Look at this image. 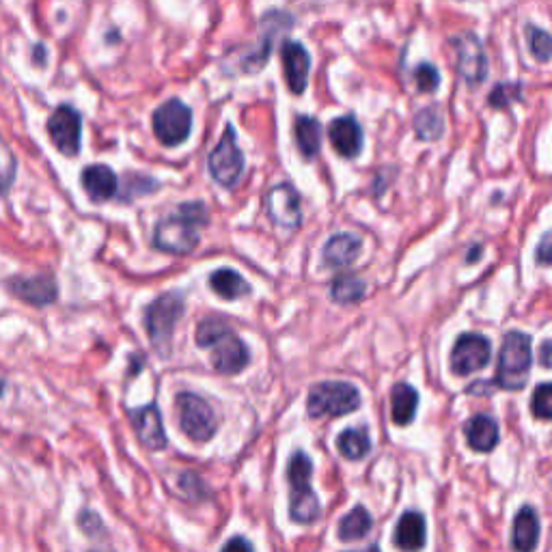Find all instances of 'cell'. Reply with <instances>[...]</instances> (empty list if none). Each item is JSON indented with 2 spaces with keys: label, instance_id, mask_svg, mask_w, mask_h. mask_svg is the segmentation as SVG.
<instances>
[{
  "label": "cell",
  "instance_id": "1f68e13d",
  "mask_svg": "<svg viewBox=\"0 0 552 552\" xmlns=\"http://www.w3.org/2000/svg\"><path fill=\"white\" fill-rule=\"evenodd\" d=\"M527 41L529 50L537 61H550V35L544 29H537V26H527Z\"/></svg>",
  "mask_w": 552,
  "mask_h": 552
},
{
  "label": "cell",
  "instance_id": "e575fe53",
  "mask_svg": "<svg viewBox=\"0 0 552 552\" xmlns=\"http://www.w3.org/2000/svg\"><path fill=\"white\" fill-rule=\"evenodd\" d=\"M520 91L522 87L518 82H503V85H496L490 93V104L494 108H507L512 102L520 100Z\"/></svg>",
  "mask_w": 552,
  "mask_h": 552
},
{
  "label": "cell",
  "instance_id": "b9f144b4",
  "mask_svg": "<svg viewBox=\"0 0 552 552\" xmlns=\"http://www.w3.org/2000/svg\"><path fill=\"white\" fill-rule=\"evenodd\" d=\"M3 391H5V380L0 378V395H3Z\"/></svg>",
  "mask_w": 552,
  "mask_h": 552
},
{
  "label": "cell",
  "instance_id": "ab89813d",
  "mask_svg": "<svg viewBox=\"0 0 552 552\" xmlns=\"http://www.w3.org/2000/svg\"><path fill=\"white\" fill-rule=\"evenodd\" d=\"M542 365H544L546 369L550 367V341H548V339L542 343Z\"/></svg>",
  "mask_w": 552,
  "mask_h": 552
},
{
  "label": "cell",
  "instance_id": "5bb4252c",
  "mask_svg": "<svg viewBox=\"0 0 552 552\" xmlns=\"http://www.w3.org/2000/svg\"><path fill=\"white\" fill-rule=\"evenodd\" d=\"M210 350L212 365L223 376H236L251 363V352H248L246 343L231 328L210 345Z\"/></svg>",
  "mask_w": 552,
  "mask_h": 552
},
{
  "label": "cell",
  "instance_id": "9a60e30c",
  "mask_svg": "<svg viewBox=\"0 0 552 552\" xmlns=\"http://www.w3.org/2000/svg\"><path fill=\"white\" fill-rule=\"evenodd\" d=\"M130 421L134 425V432L141 440V445L149 451H162L167 447V434H164V423L158 404H149L143 408L130 410Z\"/></svg>",
  "mask_w": 552,
  "mask_h": 552
},
{
  "label": "cell",
  "instance_id": "836d02e7",
  "mask_svg": "<svg viewBox=\"0 0 552 552\" xmlns=\"http://www.w3.org/2000/svg\"><path fill=\"white\" fill-rule=\"evenodd\" d=\"M414 82L421 93H434L440 85V74L432 63H421L414 69Z\"/></svg>",
  "mask_w": 552,
  "mask_h": 552
},
{
  "label": "cell",
  "instance_id": "d590c367",
  "mask_svg": "<svg viewBox=\"0 0 552 552\" xmlns=\"http://www.w3.org/2000/svg\"><path fill=\"white\" fill-rule=\"evenodd\" d=\"M78 524H80V529L85 531L89 537H98V535H102L106 531L102 518L98 514H95V512H89V509H85V512H80Z\"/></svg>",
  "mask_w": 552,
  "mask_h": 552
},
{
  "label": "cell",
  "instance_id": "d4e9b609",
  "mask_svg": "<svg viewBox=\"0 0 552 552\" xmlns=\"http://www.w3.org/2000/svg\"><path fill=\"white\" fill-rule=\"evenodd\" d=\"M371 529H374V518H371V514L367 512V507L356 505L350 514H345L341 518L337 535L343 542H356L367 537Z\"/></svg>",
  "mask_w": 552,
  "mask_h": 552
},
{
  "label": "cell",
  "instance_id": "f546056e",
  "mask_svg": "<svg viewBox=\"0 0 552 552\" xmlns=\"http://www.w3.org/2000/svg\"><path fill=\"white\" fill-rule=\"evenodd\" d=\"M18 175V160L9 143L0 136V199L7 197Z\"/></svg>",
  "mask_w": 552,
  "mask_h": 552
},
{
  "label": "cell",
  "instance_id": "d6986e66",
  "mask_svg": "<svg viewBox=\"0 0 552 552\" xmlns=\"http://www.w3.org/2000/svg\"><path fill=\"white\" fill-rule=\"evenodd\" d=\"M363 251V240L352 233H339L330 238L322 251V264L328 268H348Z\"/></svg>",
  "mask_w": 552,
  "mask_h": 552
},
{
  "label": "cell",
  "instance_id": "30bf717a",
  "mask_svg": "<svg viewBox=\"0 0 552 552\" xmlns=\"http://www.w3.org/2000/svg\"><path fill=\"white\" fill-rule=\"evenodd\" d=\"M492 343L477 333L462 335L453 345L451 371L455 376H471L490 363Z\"/></svg>",
  "mask_w": 552,
  "mask_h": 552
},
{
  "label": "cell",
  "instance_id": "f1b7e54d",
  "mask_svg": "<svg viewBox=\"0 0 552 552\" xmlns=\"http://www.w3.org/2000/svg\"><path fill=\"white\" fill-rule=\"evenodd\" d=\"M414 132L421 138V141H438L445 132V119L440 115L438 108H421L417 115H414Z\"/></svg>",
  "mask_w": 552,
  "mask_h": 552
},
{
  "label": "cell",
  "instance_id": "f35d334b",
  "mask_svg": "<svg viewBox=\"0 0 552 552\" xmlns=\"http://www.w3.org/2000/svg\"><path fill=\"white\" fill-rule=\"evenodd\" d=\"M46 57H48V54H46L44 44H37V46L33 48V61H35V65H37V67L46 65Z\"/></svg>",
  "mask_w": 552,
  "mask_h": 552
},
{
  "label": "cell",
  "instance_id": "d6a6232c",
  "mask_svg": "<svg viewBox=\"0 0 552 552\" xmlns=\"http://www.w3.org/2000/svg\"><path fill=\"white\" fill-rule=\"evenodd\" d=\"M550 399H552V386L548 382L537 386L533 397H531V412H533L535 419H540V421L550 419V414H552Z\"/></svg>",
  "mask_w": 552,
  "mask_h": 552
},
{
  "label": "cell",
  "instance_id": "484cf974",
  "mask_svg": "<svg viewBox=\"0 0 552 552\" xmlns=\"http://www.w3.org/2000/svg\"><path fill=\"white\" fill-rule=\"evenodd\" d=\"M337 449L345 460L358 462L371 451V438L365 427H348L337 436Z\"/></svg>",
  "mask_w": 552,
  "mask_h": 552
},
{
  "label": "cell",
  "instance_id": "9c48e42d",
  "mask_svg": "<svg viewBox=\"0 0 552 552\" xmlns=\"http://www.w3.org/2000/svg\"><path fill=\"white\" fill-rule=\"evenodd\" d=\"M48 136L63 156H78L82 143V115L69 104L59 106L48 119Z\"/></svg>",
  "mask_w": 552,
  "mask_h": 552
},
{
  "label": "cell",
  "instance_id": "603a6c76",
  "mask_svg": "<svg viewBox=\"0 0 552 552\" xmlns=\"http://www.w3.org/2000/svg\"><path fill=\"white\" fill-rule=\"evenodd\" d=\"M419 408V393L408 382H397L391 389V417L397 425H410Z\"/></svg>",
  "mask_w": 552,
  "mask_h": 552
},
{
  "label": "cell",
  "instance_id": "e0dca14e",
  "mask_svg": "<svg viewBox=\"0 0 552 552\" xmlns=\"http://www.w3.org/2000/svg\"><path fill=\"white\" fill-rule=\"evenodd\" d=\"M328 138L335 151L343 158H356L363 151V128L356 117H339L328 126Z\"/></svg>",
  "mask_w": 552,
  "mask_h": 552
},
{
  "label": "cell",
  "instance_id": "7a4b0ae2",
  "mask_svg": "<svg viewBox=\"0 0 552 552\" xmlns=\"http://www.w3.org/2000/svg\"><path fill=\"white\" fill-rule=\"evenodd\" d=\"M531 365H533L531 337L527 333L512 330V333H507L503 339L494 384L503 391H522L524 386H527Z\"/></svg>",
  "mask_w": 552,
  "mask_h": 552
},
{
  "label": "cell",
  "instance_id": "7402d4cb",
  "mask_svg": "<svg viewBox=\"0 0 552 552\" xmlns=\"http://www.w3.org/2000/svg\"><path fill=\"white\" fill-rule=\"evenodd\" d=\"M427 527L419 512H406L395 527V546L404 552H417L425 546Z\"/></svg>",
  "mask_w": 552,
  "mask_h": 552
},
{
  "label": "cell",
  "instance_id": "cb8c5ba5",
  "mask_svg": "<svg viewBox=\"0 0 552 552\" xmlns=\"http://www.w3.org/2000/svg\"><path fill=\"white\" fill-rule=\"evenodd\" d=\"M294 136H296V145L300 149V154L305 158H315L317 151H320L322 145V126L315 117L307 115H298L294 123Z\"/></svg>",
  "mask_w": 552,
  "mask_h": 552
},
{
  "label": "cell",
  "instance_id": "4dcf8cb0",
  "mask_svg": "<svg viewBox=\"0 0 552 552\" xmlns=\"http://www.w3.org/2000/svg\"><path fill=\"white\" fill-rule=\"evenodd\" d=\"M229 330V324L220 317H205V320L197 328V345L203 350L210 348V345Z\"/></svg>",
  "mask_w": 552,
  "mask_h": 552
},
{
  "label": "cell",
  "instance_id": "8992f818",
  "mask_svg": "<svg viewBox=\"0 0 552 552\" xmlns=\"http://www.w3.org/2000/svg\"><path fill=\"white\" fill-rule=\"evenodd\" d=\"M175 408L179 427L190 440L207 443V440L214 438L220 419L207 399L197 393H179L175 399Z\"/></svg>",
  "mask_w": 552,
  "mask_h": 552
},
{
  "label": "cell",
  "instance_id": "4316f807",
  "mask_svg": "<svg viewBox=\"0 0 552 552\" xmlns=\"http://www.w3.org/2000/svg\"><path fill=\"white\" fill-rule=\"evenodd\" d=\"M210 285L214 292L225 300H238L248 294V285L242 276L231 268H220L210 276Z\"/></svg>",
  "mask_w": 552,
  "mask_h": 552
},
{
  "label": "cell",
  "instance_id": "3957f363",
  "mask_svg": "<svg viewBox=\"0 0 552 552\" xmlns=\"http://www.w3.org/2000/svg\"><path fill=\"white\" fill-rule=\"evenodd\" d=\"M313 464L305 451H296L289 458V518L298 524H311L322 514V505L311 488Z\"/></svg>",
  "mask_w": 552,
  "mask_h": 552
},
{
  "label": "cell",
  "instance_id": "83f0119b",
  "mask_svg": "<svg viewBox=\"0 0 552 552\" xmlns=\"http://www.w3.org/2000/svg\"><path fill=\"white\" fill-rule=\"evenodd\" d=\"M367 294L365 283L354 274H341L330 285V296L337 302V305H356L361 302Z\"/></svg>",
  "mask_w": 552,
  "mask_h": 552
},
{
  "label": "cell",
  "instance_id": "6da1fadb",
  "mask_svg": "<svg viewBox=\"0 0 552 552\" xmlns=\"http://www.w3.org/2000/svg\"><path fill=\"white\" fill-rule=\"evenodd\" d=\"M207 210L203 203H184L179 205V212L162 218L156 233L154 246L158 251L173 255H188L199 244V227L207 225Z\"/></svg>",
  "mask_w": 552,
  "mask_h": 552
},
{
  "label": "cell",
  "instance_id": "7bdbcfd3",
  "mask_svg": "<svg viewBox=\"0 0 552 552\" xmlns=\"http://www.w3.org/2000/svg\"><path fill=\"white\" fill-rule=\"evenodd\" d=\"M89 552H110V550H89Z\"/></svg>",
  "mask_w": 552,
  "mask_h": 552
},
{
  "label": "cell",
  "instance_id": "8fae6325",
  "mask_svg": "<svg viewBox=\"0 0 552 552\" xmlns=\"http://www.w3.org/2000/svg\"><path fill=\"white\" fill-rule=\"evenodd\" d=\"M455 48V67H458V74L466 85H479V82L486 80L488 76V59H486V50H483L481 41L473 33H464L458 35L453 41Z\"/></svg>",
  "mask_w": 552,
  "mask_h": 552
},
{
  "label": "cell",
  "instance_id": "52a82bcc",
  "mask_svg": "<svg viewBox=\"0 0 552 552\" xmlns=\"http://www.w3.org/2000/svg\"><path fill=\"white\" fill-rule=\"evenodd\" d=\"M210 173L214 182L223 188H233L244 173V154L238 147V138L233 126H227L225 134L220 136L218 145L210 154Z\"/></svg>",
  "mask_w": 552,
  "mask_h": 552
},
{
  "label": "cell",
  "instance_id": "60d3db41",
  "mask_svg": "<svg viewBox=\"0 0 552 552\" xmlns=\"http://www.w3.org/2000/svg\"><path fill=\"white\" fill-rule=\"evenodd\" d=\"M354 552H380V548L378 546H369L367 550H354Z\"/></svg>",
  "mask_w": 552,
  "mask_h": 552
},
{
  "label": "cell",
  "instance_id": "277c9868",
  "mask_svg": "<svg viewBox=\"0 0 552 552\" xmlns=\"http://www.w3.org/2000/svg\"><path fill=\"white\" fill-rule=\"evenodd\" d=\"M361 408V393L350 382H320L307 397V412L313 419L343 417Z\"/></svg>",
  "mask_w": 552,
  "mask_h": 552
},
{
  "label": "cell",
  "instance_id": "4fadbf2b",
  "mask_svg": "<svg viewBox=\"0 0 552 552\" xmlns=\"http://www.w3.org/2000/svg\"><path fill=\"white\" fill-rule=\"evenodd\" d=\"M268 216L276 227L285 231H296L302 223V207H300V195L292 184H279L268 192L266 199Z\"/></svg>",
  "mask_w": 552,
  "mask_h": 552
},
{
  "label": "cell",
  "instance_id": "2e32d148",
  "mask_svg": "<svg viewBox=\"0 0 552 552\" xmlns=\"http://www.w3.org/2000/svg\"><path fill=\"white\" fill-rule=\"evenodd\" d=\"M283 72L287 87L294 95H302L307 89L309 82V72H311V57L307 48L298 44V41H287L283 46Z\"/></svg>",
  "mask_w": 552,
  "mask_h": 552
},
{
  "label": "cell",
  "instance_id": "8d00e7d4",
  "mask_svg": "<svg viewBox=\"0 0 552 552\" xmlns=\"http://www.w3.org/2000/svg\"><path fill=\"white\" fill-rule=\"evenodd\" d=\"M223 552H255L253 544L246 540V537H231V540L225 544Z\"/></svg>",
  "mask_w": 552,
  "mask_h": 552
},
{
  "label": "cell",
  "instance_id": "ac0fdd59",
  "mask_svg": "<svg viewBox=\"0 0 552 552\" xmlns=\"http://www.w3.org/2000/svg\"><path fill=\"white\" fill-rule=\"evenodd\" d=\"M80 182H82V188H85V192L89 195V199L95 203L113 199L119 190V179H117L115 171L106 167V164H91V167L82 171Z\"/></svg>",
  "mask_w": 552,
  "mask_h": 552
},
{
  "label": "cell",
  "instance_id": "ffe728a7",
  "mask_svg": "<svg viewBox=\"0 0 552 552\" xmlns=\"http://www.w3.org/2000/svg\"><path fill=\"white\" fill-rule=\"evenodd\" d=\"M540 544V516L533 507L524 505L512 524L514 552H533Z\"/></svg>",
  "mask_w": 552,
  "mask_h": 552
},
{
  "label": "cell",
  "instance_id": "5b68a950",
  "mask_svg": "<svg viewBox=\"0 0 552 552\" xmlns=\"http://www.w3.org/2000/svg\"><path fill=\"white\" fill-rule=\"evenodd\" d=\"M184 315V296L177 292H169L156 298L145 311V326L154 348L160 350L162 356L169 354L171 339L175 333L177 322Z\"/></svg>",
  "mask_w": 552,
  "mask_h": 552
},
{
  "label": "cell",
  "instance_id": "74e56055",
  "mask_svg": "<svg viewBox=\"0 0 552 552\" xmlns=\"http://www.w3.org/2000/svg\"><path fill=\"white\" fill-rule=\"evenodd\" d=\"M537 259H540V264H544V266L550 264V233H544V238L540 242V253H537Z\"/></svg>",
  "mask_w": 552,
  "mask_h": 552
},
{
  "label": "cell",
  "instance_id": "7c38bea8",
  "mask_svg": "<svg viewBox=\"0 0 552 552\" xmlns=\"http://www.w3.org/2000/svg\"><path fill=\"white\" fill-rule=\"evenodd\" d=\"M7 289L31 307H50L59 298V287L52 274L13 276L7 281Z\"/></svg>",
  "mask_w": 552,
  "mask_h": 552
},
{
  "label": "cell",
  "instance_id": "ba28073f",
  "mask_svg": "<svg viewBox=\"0 0 552 552\" xmlns=\"http://www.w3.org/2000/svg\"><path fill=\"white\" fill-rule=\"evenodd\" d=\"M151 123H154L156 138L162 145L177 147L188 141L192 130V110L182 100H169L156 110Z\"/></svg>",
  "mask_w": 552,
  "mask_h": 552
},
{
  "label": "cell",
  "instance_id": "44dd1931",
  "mask_svg": "<svg viewBox=\"0 0 552 552\" xmlns=\"http://www.w3.org/2000/svg\"><path fill=\"white\" fill-rule=\"evenodd\" d=\"M464 434L468 440V447L477 453H488L499 445V423L488 417V414H475V417L466 423Z\"/></svg>",
  "mask_w": 552,
  "mask_h": 552
}]
</instances>
